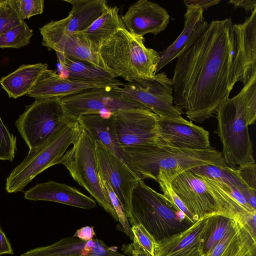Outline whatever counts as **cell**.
<instances>
[{
    "label": "cell",
    "instance_id": "obj_44",
    "mask_svg": "<svg viewBox=\"0 0 256 256\" xmlns=\"http://www.w3.org/2000/svg\"><path fill=\"white\" fill-rule=\"evenodd\" d=\"M3 254H13V250L9 240L0 227V256Z\"/></svg>",
    "mask_w": 256,
    "mask_h": 256
},
{
    "label": "cell",
    "instance_id": "obj_17",
    "mask_svg": "<svg viewBox=\"0 0 256 256\" xmlns=\"http://www.w3.org/2000/svg\"><path fill=\"white\" fill-rule=\"evenodd\" d=\"M158 132L162 144L170 146L191 150L211 146L209 132L184 118L159 117Z\"/></svg>",
    "mask_w": 256,
    "mask_h": 256
},
{
    "label": "cell",
    "instance_id": "obj_19",
    "mask_svg": "<svg viewBox=\"0 0 256 256\" xmlns=\"http://www.w3.org/2000/svg\"><path fill=\"white\" fill-rule=\"evenodd\" d=\"M109 86L120 88L104 82L64 78L58 75L55 70L48 68L44 72L26 95L36 100L62 98L90 89Z\"/></svg>",
    "mask_w": 256,
    "mask_h": 256
},
{
    "label": "cell",
    "instance_id": "obj_5",
    "mask_svg": "<svg viewBox=\"0 0 256 256\" xmlns=\"http://www.w3.org/2000/svg\"><path fill=\"white\" fill-rule=\"evenodd\" d=\"M144 36L119 30L100 47L98 52L104 68L115 78L129 82L154 78L159 52L146 46Z\"/></svg>",
    "mask_w": 256,
    "mask_h": 256
},
{
    "label": "cell",
    "instance_id": "obj_2",
    "mask_svg": "<svg viewBox=\"0 0 256 256\" xmlns=\"http://www.w3.org/2000/svg\"><path fill=\"white\" fill-rule=\"evenodd\" d=\"M218 128L214 133L222 146V154L232 168L254 162L248 126L256 120V75L240 92L223 102L216 113Z\"/></svg>",
    "mask_w": 256,
    "mask_h": 256
},
{
    "label": "cell",
    "instance_id": "obj_36",
    "mask_svg": "<svg viewBox=\"0 0 256 256\" xmlns=\"http://www.w3.org/2000/svg\"><path fill=\"white\" fill-rule=\"evenodd\" d=\"M158 182L163 192V194L192 223H196L198 219L192 214L187 208L182 200L177 195L172 187L171 184L164 180H159Z\"/></svg>",
    "mask_w": 256,
    "mask_h": 256
},
{
    "label": "cell",
    "instance_id": "obj_23",
    "mask_svg": "<svg viewBox=\"0 0 256 256\" xmlns=\"http://www.w3.org/2000/svg\"><path fill=\"white\" fill-rule=\"evenodd\" d=\"M26 200L56 202L85 210L96 206L92 198L75 188L65 184L49 180L36 184L24 192Z\"/></svg>",
    "mask_w": 256,
    "mask_h": 256
},
{
    "label": "cell",
    "instance_id": "obj_7",
    "mask_svg": "<svg viewBox=\"0 0 256 256\" xmlns=\"http://www.w3.org/2000/svg\"><path fill=\"white\" fill-rule=\"evenodd\" d=\"M80 130L81 126L77 120H70L44 145L29 150L24 160L7 177L6 192H23L24 188L38 174L50 166L60 164L68 147L79 135Z\"/></svg>",
    "mask_w": 256,
    "mask_h": 256
},
{
    "label": "cell",
    "instance_id": "obj_6",
    "mask_svg": "<svg viewBox=\"0 0 256 256\" xmlns=\"http://www.w3.org/2000/svg\"><path fill=\"white\" fill-rule=\"evenodd\" d=\"M127 217L132 226L140 224L156 242L181 232L192 222L163 194L140 180L134 190Z\"/></svg>",
    "mask_w": 256,
    "mask_h": 256
},
{
    "label": "cell",
    "instance_id": "obj_31",
    "mask_svg": "<svg viewBox=\"0 0 256 256\" xmlns=\"http://www.w3.org/2000/svg\"><path fill=\"white\" fill-rule=\"evenodd\" d=\"M100 182L106 196L110 200L116 212L118 222L120 224V230L124 232L132 240L133 234L130 222L120 202L112 188L103 176L98 173Z\"/></svg>",
    "mask_w": 256,
    "mask_h": 256
},
{
    "label": "cell",
    "instance_id": "obj_13",
    "mask_svg": "<svg viewBox=\"0 0 256 256\" xmlns=\"http://www.w3.org/2000/svg\"><path fill=\"white\" fill-rule=\"evenodd\" d=\"M98 172L116 194L127 216L132 192L138 179L116 155L95 139Z\"/></svg>",
    "mask_w": 256,
    "mask_h": 256
},
{
    "label": "cell",
    "instance_id": "obj_34",
    "mask_svg": "<svg viewBox=\"0 0 256 256\" xmlns=\"http://www.w3.org/2000/svg\"><path fill=\"white\" fill-rule=\"evenodd\" d=\"M16 150V138L11 134L0 115V160L12 162Z\"/></svg>",
    "mask_w": 256,
    "mask_h": 256
},
{
    "label": "cell",
    "instance_id": "obj_16",
    "mask_svg": "<svg viewBox=\"0 0 256 256\" xmlns=\"http://www.w3.org/2000/svg\"><path fill=\"white\" fill-rule=\"evenodd\" d=\"M233 31L235 81L244 85L256 75V9L243 22L233 24Z\"/></svg>",
    "mask_w": 256,
    "mask_h": 256
},
{
    "label": "cell",
    "instance_id": "obj_42",
    "mask_svg": "<svg viewBox=\"0 0 256 256\" xmlns=\"http://www.w3.org/2000/svg\"><path fill=\"white\" fill-rule=\"evenodd\" d=\"M228 2L234 8H242L246 12H252L256 9V0H230Z\"/></svg>",
    "mask_w": 256,
    "mask_h": 256
},
{
    "label": "cell",
    "instance_id": "obj_24",
    "mask_svg": "<svg viewBox=\"0 0 256 256\" xmlns=\"http://www.w3.org/2000/svg\"><path fill=\"white\" fill-rule=\"evenodd\" d=\"M72 8L67 17L51 21L60 30L69 34L86 30L109 7L106 0H64Z\"/></svg>",
    "mask_w": 256,
    "mask_h": 256
},
{
    "label": "cell",
    "instance_id": "obj_22",
    "mask_svg": "<svg viewBox=\"0 0 256 256\" xmlns=\"http://www.w3.org/2000/svg\"><path fill=\"white\" fill-rule=\"evenodd\" d=\"M208 25L202 8L196 6H186L184 14V28L177 38L159 53L160 60L156 74L188 50L202 34Z\"/></svg>",
    "mask_w": 256,
    "mask_h": 256
},
{
    "label": "cell",
    "instance_id": "obj_40",
    "mask_svg": "<svg viewBox=\"0 0 256 256\" xmlns=\"http://www.w3.org/2000/svg\"><path fill=\"white\" fill-rule=\"evenodd\" d=\"M122 250L126 256H151L134 242L128 244H124Z\"/></svg>",
    "mask_w": 256,
    "mask_h": 256
},
{
    "label": "cell",
    "instance_id": "obj_10",
    "mask_svg": "<svg viewBox=\"0 0 256 256\" xmlns=\"http://www.w3.org/2000/svg\"><path fill=\"white\" fill-rule=\"evenodd\" d=\"M120 88H93L61 98L66 118L77 120L90 114H114L118 112L148 109L119 90Z\"/></svg>",
    "mask_w": 256,
    "mask_h": 256
},
{
    "label": "cell",
    "instance_id": "obj_25",
    "mask_svg": "<svg viewBox=\"0 0 256 256\" xmlns=\"http://www.w3.org/2000/svg\"><path fill=\"white\" fill-rule=\"evenodd\" d=\"M48 68L46 63L22 64L2 78L0 84L9 98L16 99L26 94Z\"/></svg>",
    "mask_w": 256,
    "mask_h": 256
},
{
    "label": "cell",
    "instance_id": "obj_28",
    "mask_svg": "<svg viewBox=\"0 0 256 256\" xmlns=\"http://www.w3.org/2000/svg\"><path fill=\"white\" fill-rule=\"evenodd\" d=\"M195 174L238 188L242 194L250 188L241 178L236 168L228 166H201L189 170Z\"/></svg>",
    "mask_w": 256,
    "mask_h": 256
},
{
    "label": "cell",
    "instance_id": "obj_15",
    "mask_svg": "<svg viewBox=\"0 0 256 256\" xmlns=\"http://www.w3.org/2000/svg\"><path fill=\"white\" fill-rule=\"evenodd\" d=\"M216 216L200 218L186 230L156 242L154 256H202Z\"/></svg>",
    "mask_w": 256,
    "mask_h": 256
},
{
    "label": "cell",
    "instance_id": "obj_20",
    "mask_svg": "<svg viewBox=\"0 0 256 256\" xmlns=\"http://www.w3.org/2000/svg\"><path fill=\"white\" fill-rule=\"evenodd\" d=\"M21 256H126L116 246H108L102 240L83 241L76 237L64 238L48 246L36 248Z\"/></svg>",
    "mask_w": 256,
    "mask_h": 256
},
{
    "label": "cell",
    "instance_id": "obj_11",
    "mask_svg": "<svg viewBox=\"0 0 256 256\" xmlns=\"http://www.w3.org/2000/svg\"><path fill=\"white\" fill-rule=\"evenodd\" d=\"M119 90L144 105L159 117L183 118V112L174 104L171 79L165 72L157 73L154 78L124 84Z\"/></svg>",
    "mask_w": 256,
    "mask_h": 256
},
{
    "label": "cell",
    "instance_id": "obj_1",
    "mask_svg": "<svg viewBox=\"0 0 256 256\" xmlns=\"http://www.w3.org/2000/svg\"><path fill=\"white\" fill-rule=\"evenodd\" d=\"M233 24L230 18L212 20L177 58L171 79L174 104L190 122L201 123L216 115L236 84Z\"/></svg>",
    "mask_w": 256,
    "mask_h": 256
},
{
    "label": "cell",
    "instance_id": "obj_33",
    "mask_svg": "<svg viewBox=\"0 0 256 256\" xmlns=\"http://www.w3.org/2000/svg\"><path fill=\"white\" fill-rule=\"evenodd\" d=\"M235 220L224 215H216L213 228L204 248L203 254L210 252L224 237Z\"/></svg>",
    "mask_w": 256,
    "mask_h": 256
},
{
    "label": "cell",
    "instance_id": "obj_27",
    "mask_svg": "<svg viewBox=\"0 0 256 256\" xmlns=\"http://www.w3.org/2000/svg\"><path fill=\"white\" fill-rule=\"evenodd\" d=\"M117 6L108 7L84 32L88 38L92 48L98 52L102 44L112 37L119 30L125 28L118 14Z\"/></svg>",
    "mask_w": 256,
    "mask_h": 256
},
{
    "label": "cell",
    "instance_id": "obj_43",
    "mask_svg": "<svg viewBox=\"0 0 256 256\" xmlns=\"http://www.w3.org/2000/svg\"><path fill=\"white\" fill-rule=\"evenodd\" d=\"M94 236L95 232L94 228L90 226H86L77 230L73 236L86 242L92 240Z\"/></svg>",
    "mask_w": 256,
    "mask_h": 256
},
{
    "label": "cell",
    "instance_id": "obj_14",
    "mask_svg": "<svg viewBox=\"0 0 256 256\" xmlns=\"http://www.w3.org/2000/svg\"><path fill=\"white\" fill-rule=\"evenodd\" d=\"M40 32L42 36V46L65 56L106 70L98 52L94 50L84 32H64L51 22L40 27Z\"/></svg>",
    "mask_w": 256,
    "mask_h": 256
},
{
    "label": "cell",
    "instance_id": "obj_3",
    "mask_svg": "<svg viewBox=\"0 0 256 256\" xmlns=\"http://www.w3.org/2000/svg\"><path fill=\"white\" fill-rule=\"evenodd\" d=\"M131 156L140 178L171 184L180 174L204 165L228 166L214 147L191 150L164 144L124 148Z\"/></svg>",
    "mask_w": 256,
    "mask_h": 256
},
{
    "label": "cell",
    "instance_id": "obj_39",
    "mask_svg": "<svg viewBox=\"0 0 256 256\" xmlns=\"http://www.w3.org/2000/svg\"><path fill=\"white\" fill-rule=\"evenodd\" d=\"M255 162L239 166L237 170L244 182L256 190V168Z\"/></svg>",
    "mask_w": 256,
    "mask_h": 256
},
{
    "label": "cell",
    "instance_id": "obj_29",
    "mask_svg": "<svg viewBox=\"0 0 256 256\" xmlns=\"http://www.w3.org/2000/svg\"><path fill=\"white\" fill-rule=\"evenodd\" d=\"M256 240L250 232L239 224L235 236L220 256H253L256 251Z\"/></svg>",
    "mask_w": 256,
    "mask_h": 256
},
{
    "label": "cell",
    "instance_id": "obj_37",
    "mask_svg": "<svg viewBox=\"0 0 256 256\" xmlns=\"http://www.w3.org/2000/svg\"><path fill=\"white\" fill-rule=\"evenodd\" d=\"M17 10L24 19L40 14L44 12V0H15Z\"/></svg>",
    "mask_w": 256,
    "mask_h": 256
},
{
    "label": "cell",
    "instance_id": "obj_18",
    "mask_svg": "<svg viewBox=\"0 0 256 256\" xmlns=\"http://www.w3.org/2000/svg\"><path fill=\"white\" fill-rule=\"evenodd\" d=\"M170 18L164 8L148 0H139L131 4L120 17L126 30L142 36L147 34L155 36L164 31Z\"/></svg>",
    "mask_w": 256,
    "mask_h": 256
},
{
    "label": "cell",
    "instance_id": "obj_8",
    "mask_svg": "<svg viewBox=\"0 0 256 256\" xmlns=\"http://www.w3.org/2000/svg\"><path fill=\"white\" fill-rule=\"evenodd\" d=\"M60 160L73 179L87 190L112 218L118 222L110 200L101 186L96 152L95 138L81 126L79 135Z\"/></svg>",
    "mask_w": 256,
    "mask_h": 256
},
{
    "label": "cell",
    "instance_id": "obj_30",
    "mask_svg": "<svg viewBox=\"0 0 256 256\" xmlns=\"http://www.w3.org/2000/svg\"><path fill=\"white\" fill-rule=\"evenodd\" d=\"M33 34L32 30L24 21L0 34V48H18L28 45Z\"/></svg>",
    "mask_w": 256,
    "mask_h": 256
},
{
    "label": "cell",
    "instance_id": "obj_32",
    "mask_svg": "<svg viewBox=\"0 0 256 256\" xmlns=\"http://www.w3.org/2000/svg\"><path fill=\"white\" fill-rule=\"evenodd\" d=\"M24 21L18 12L15 0H0V34Z\"/></svg>",
    "mask_w": 256,
    "mask_h": 256
},
{
    "label": "cell",
    "instance_id": "obj_26",
    "mask_svg": "<svg viewBox=\"0 0 256 256\" xmlns=\"http://www.w3.org/2000/svg\"><path fill=\"white\" fill-rule=\"evenodd\" d=\"M62 68L68 74L67 78L82 80L104 82L119 87L124 84L104 69L83 61L74 60L56 52Z\"/></svg>",
    "mask_w": 256,
    "mask_h": 256
},
{
    "label": "cell",
    "instance_id": "obj_41",
    "mask_svg": "<svg viewBox=\"0 0 256 256\" xmlns=\"http://www.w3.org/2000/svg\"><path fill=\"white\" fill-rule=\"evenodd\" d=\"M220 2V0H184V2L188 6H196L205 11L208 8L216 6Z\"/></svg>",
    "mask_w": 256,
    "mask_h": 256
},
{
    "label": "cell",
    "instance_id": "obj_35",
    "mask_svg": "<svg viewBox=\"0 0 256 256\" xmlns=\"http://www.w3.org/2000/svg\"><path fill=\"white\" fill-rule=\"evenodd\" d=\"M131 230L133 234L132 241L150 255L154 256L156 242L153 236L140 224L132 226Z\"/></svg>",
    "mask_w": 256,
    "mask_h": 256
},
{
    "label": "cell",
    "instance_id": "obj_21",
    "mask_svg": "<svg viewBox=\"0 0 256 256\" xmlns=\"http://www.w3.org/2000/svg\"><path fill=\"white\" fill-rule=\"evenodd\" d=\"M77 121L96 140L120 158L138 179H140L135 170L131 156L118 140L113 114H86L79 116Z\"/></svg>",
    "mask_w": 256,
    "mask_h": 256
},
{
    "label": "cell",
    "instance_id": "obj_38",
    "mask_svg": "<svg viewBox=\"0 0 256 256\" xmlns=\"http://www.w3.org/2000/svg\"><path fill=\"white\" fill-rule=\"evenodd\" d=\"M238 226L239 224L235 222L222 240L210 252L203 254L202 256H220L235 236Z\"/></svg>",
    "mask_w": 256,
    "mask_h": 256
},
{
    "label": "cell",
    "instance_id": "obj_12",
    "mask_svg": "<svg viewBox=\"0 0 256 256\" xmlns=\"http://www.w3.org/2000/svg\"><path fill=\"white\" fill-rule=\"evenodd\" d=\"M113 115L123 148L162 144L158 132L159 116L150 110L121 111Z\"/></svg>",
    "mask_w": 256,
    "mask_h": 256
},
{
    "label": "cell",
    "instance_id": "obj_9",
    "mask_svg": "<svg viewBox=\"0 0 256 256\" xmlns=\"http://www.w3.org/2000/svg\"><path fill=\"white\" fill-rule=\"evenodd\" d=\"M70 121L61 98H51L36 100L26 106L15 125L29 150H33L46 144Z\"/></svg>",
    "mask_w": 256,
    "mask_h": 256
},
{
    "label": "cell",
    "instance_id": "obj_4",
    "mask_svg": "<svg viewBox=\"0 0 256 256\" xmlns=\"http://www.w3.org/2000/svg\"><path fill=\"white\" fill-rule=\"evenodd\" d=\"M171 185L188 210L198 220L224 215L246 226L255 214L237 202L215 180L190 170L177 176Z\"/></svg>",
    "mask_w": 256,
    "mask_h": 256
}]
</instances>
